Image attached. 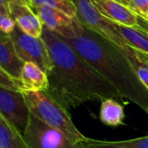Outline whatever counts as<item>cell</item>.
<instances>
[{
    "mask_svg": "<svg viewBox=\"0 0 148 148\" xmlns=\"http://www.w3.org/2000/svg\"><path fill=\"white\" fill-rule=\"evenodd\" d=\"M0 14L5 15V16H9V10L7 8V5L5 3V2L3 0H0Z\"/></svg>",
    "mask_w": 148,
    "mask_h": 148,
    "instance_id": "cell-21",
    "label": "cell"
},
{
    "mask_svg": "<svg viewBox=\"0 0 148 148\" xmlns=\"http://www.w3.org/2000/svg\"><path fill=\"white\" fill-rule=\"evenodd\" d=\"M40 18L43 27L56 33L62 38H70L82 30L83 25L75 17H70L61 10L44 7H31Z\"/></svg>",
    "mask_w": 148,
    "mask_h": 148,
    "instance_id": "cell-8",
    "label": "cell"
},
{
    "mask_svg": "<svg viewBox=\"0 0 148 148\" xmlns=\"http://www.w3.org/2000/svg\"><path fill=\"white\" fill-rule=\"evenodd\" d=\"M0 113L23 136L30 112L22 91H15L0 87Z\"/></svg>",
    "mask_w": 148,
    "mask_h": 148,
    "instance_id": "cell-7",
    "label": "cell"
},
{
    "mask_svg": "<svg viewBox=\"0 0 148 148\" xmlns=\"http://www.w3.org/2000/svg\"><path fill=\"white\" fill-rule=\"evenodd\" d=\"M3 1L5 2L6 5H7V3H8L9 2H12V1H21V2H23V3H28L29 5H30V4H29V0H3Z\"/></svg>",
    "mask_w": 148,
    "mask_h": 148,
    "instance_id": "cell-23",
    "label": "cell"
},
{
    "mask_svg": "<svg viewBox=\"0 0 148 148\" xmlns=\"http://www.w3.org/2000/svg\"><path fill=\"white\" fill-rule=\"evenodd\" d=\"M19 82L21 91H42L49 89V79L47 74L36 63L26 62L21 70Z\"/></svg>",
    "mask_w": 148,
    "mask_h": 148,
    "instance_id": "cell-11",
    "label": "cell"
},
{
    "mask_svg": "<svg viewBox=\"0 0 148 148\" xmlns=\"http://www.w3.org/2000/svg\"><path fill=\"white\" fill-rule=\"evenodd\" d=\"M31 7L44 6L62 11L70 17L76 16V8L71 0H29Z\"/></svg>",
    "mask_w": 148,
    "mask_h": 148,
    "instance_id": "cell-18",
    "label": "cell"
},
{
    "mask_svg": "<svg viewBox=\"0 0 148 148\" xmlns=\"http://www.w3.org/2000/svg\"><path fill=\"white\" fill-rule=\"evenodd\" d=\"M0 87H3L15 91H21L20 82L11 77L0 67Z\"/></svg>",
    "mask_w": 148,
    "mask_h": 148,
    "instance_id": "cell-19",
    "label": "cell"
},
{
    "mask_svg": "<svg viewBox=\"0 0 148 148\" xmlns=\"http://www.w3.org/2000/svg\"><path fill=\"white\" fill-rule=\"evenodd\" d=\"M15 51L23 62H31L38 65L48 75L52 69V61L46 43L41 37H33L23 32L16 24L9 34Z\"/></svg>",
    "mask_w": 148,
    "mask_h": 148,
    "instance_id": "cell-5",
    "label": "cell"
},
{
    "mask_svg": "<svg viewBox=\"0 0 148 148\" xmlns=\"http://www.w3.org/2000/svg\"><path fill=\"white\" fill-rule=\"evenodd\" d=\"M107 18L125 26L139 29L148 33V21L142 16L115 0H89Z\"/></svg>",
    "mask_w": 148,
    "mask_h": 148,
    "instance_id": "cell-9",
    "label": "cell"
},
{
    "mask_svg": "<svg viewBox=\"0 0 148 148\" xmlns=\"http://www.w3.org/2000/svg\"><path fill=\"white\" fill-rule=\"evenodd\" d=\"M114 24L127 45L148 55L147 32L139 29L125 26L115 22H114Z\"/></svg>",
    "mask_w": 148,
    "mask_h": 148,
    "instance_id": "cell-14",
    "label": "cell"
},
{
    "mask_svg": "<svg viewBox=\"0 0 148 148\" xmlns=\"http://www.w3.org/2000/svg\"><path fill=\"white\" fill-rule=\"evenodd\" d=\"M124 118V108L114 98H108L101 101L100 120L103 124L111 127L123 125Z\"/></svg>",
    "mask_w": 148,
    "mask_h": 148,
    "instance_id": "cell-16",
    "label": "cell"
},
{
    "mask_svg": "<svg viewBox=\"0 0 148 148\" xmlns=\"http://www.w3.org/2000/svg\"><path fill=\"white\" fill-rule=\"evenodd\" d=\"M62 39L94 70L110 82L121 98L129 100L148 112V89L114 44L84 27L77 35Z\"/></svg>",
    "mask_w": 148,
    "mask_h": 148,
    "instance_id": "cell-2",
    "label": "cell"
},
{
    "mask_svg": "<svg viewBox=\"0 0 148 148\" xmlns=\"http://www.w3.org/2000/svg\"><path fill=\"white\" fill-rule=\"evenodd\" d=\"M147 114H148V112H147Z\"/></svg>",
    "mask_w": 148,
    "mask_h": 148,
    "instance_id": "cell-25",
    "label": "cell"
},
{
    "mask_svg": "<svg viewBox=\"0 0 148 148\" xmlns=\"http://www.w3.org/2000/svg\"><path fill=\"white\" fill-rule=\"evenodd\" d=\"M71 1L76 8V17L84 28L98 34L118 48L126 44L114 22L101 14L89 0Z\"/></svg>",
    "mask_w": 148,
    "mask_h": 148,
    "instance_id": "cell-4",
    "label": "cell"
},
{
    "mask_svg": "<svg viewBox=\"0 0 148 148\" xmlns=\"http://www.w3.org/2000/svg\"><path fill=\"white\" fill-rule=\"evenodd\" d=\"M82 143L85 148H148V136L121 141H106L87 138Z\"/></svg>",
    "mask_w": 148,
    "mask_h": 148,
    "instance_id": "cell-17",
    "label": "cell"
},
{
    "mask_svg": "<svg viewBox=\"0 0 148 148\" xmlns=\"http://www.w3.org/2000/svg\"><path fill=\"white\" fill-rule=\"evenodd\" d=\"M42 38L47 45L52 69L48 74V93L61 106L76 108L88 101L121 98L117 89L59 36L43 27Z\"/></svg>",
    "mask_w": 148,
    "mask_h": 148,
    "instance_id": "cell-1",
    "label": "cell"
},
{
    "mask_svg": "<svg viewBox=\"0 0 148 148\" xmlns=\"http://www.w3.org/2000/svg\"><path fill=\"white\" fill-rule=\"evenodd\" d=\"M115 1H118L119 3H122V4L126 5L127 7L130 8L131 10H133V7H132V4H131L130 0H115Z\"/></svg>",
    "mask_w": 148,
    "mask_h": 148,
    "instance_id": "cell-22",
    "label": "cell"
},
{
    "mask_svg": "<svg viewBox=\"0 0 148 148\" xmlns=\"http://www.w3.org/2000/svg\"><path fill=\"white\" fill-rule=\"evenodd\" d=\"M0 148H2V147H0Z\"/></svg>",
    "mask_w": 148,
    "mask_h": 148,
    "instance_id": "cell-26",
    "label": "cell"
},
{
    "mask_svg": "<svg viewBox=\"0 0 148 148\" xmlns=\"http://www.w3.org/2000/svg\"><path fill=\"white\" fill-rule=\"evenodd\" d=\"M144 17H145V18H146V19H147V21H148V12H147V15H146V16H145Z\"/></svg>",
    "mask_w": 148,
    "mask_h": 148,
    "instance_id": "cell-24",
    "label": "cell"
},
{
    "mask_svg": "<svg viewBox=\"0 0 148 148\" xmlns=\"http://www.w3.org/2000/svg\"><path fill=\"white\" fill-rule=\"evenodd\" d=\"M23 63L17 56L10 36L0 31V67L19 82Z\"/></svg>",
    "mask_w": 148,
    "mask_h": 148,
    "instance_id": "cell-12",
    "label": "cell"
},
{
    "mask_svg": "<svg viewBox=\"0 0 148 148\" xmlns=\"http://www.w3.org/2000/svg\"><path fill=\"white\" fill-rule=\"evenodd\" d=\"M133 10L139 15L145 16L148 12V0H130Z\"/></svg>",
    "mask_w": 148,
    "mask_h": 148,
    "instance_id": "cell-20",
    "label": "cell"
},
{
    "mask_svg": "<svg viewBox=\"0 0 148 148\" xmlns=\"http://www.w3.org/2000/svg\"><path fill=\"white\" fill-rule=\"evenodd\" d=\"M23 139L28 148H85L82 143L71 142L62 133L49 127L31 114Z\"/></svg>",
    "mask_w": 148,
    "mask_h": 148,
    "instance_id": "cell-6",
    "label": "cell"
},
{
    "mask_svg": "<svg viewBox=\"0 0 148 148\" xmlns=\"http://www.w3.org/2000/svg\"><path fill=\"white\" fill-rule=\"evenodd\" d=\"M30 114L45 125L52 127L75 144L86 140L75 126L68 109L61 106L48 93L42 91H22Z\"/></svg>",
    "mask_w": 148,
    "mask_h": 148,
    "instance_id": "cell-3",
    "label": "cell"
},
{
    "mask_svg": "<svg viewBox=\"0 0 148 148\" xmlns=\"http://www.w3.org/2000/svg\"><path fill=\"white\" fill-rule=\"evenodd\" d=\"M118 49L122 52L140 81L148 89V55L136 50L127 44Z\"/></svg>",
    "mask_w": 148,
    "mask_h": 148,
    "instance_id": "cell-13",
    "label": "cell"
},
{
    "mask_svg": "<svg viewBox=\"0 0 148 148\" xmlns=\"http://www.w3.org/2000/svg\"><path fill=\"white\" fill-rule=\"evenodd\" d=\"M0 147L2 148H28L23 136L16 127L0 113Z\"/></svg>",
    "mask_w": 148,
    "mask_h": 148,
    "instance_id": "cell-15",
    "label": "cell"
},
{
    "mask_svg": "<svg viewBox=\"0 0 148 148\" xmlns=\"http://www.w3.org/2000/svg\"><path fill=\"white\" fill-rule=\"evenodd\" d=\"M10 16L25 34L33 37H41L43 25L28 3L21 1H12L7 3Z\"/></svg>",
    "mask_w": 148,
    "mask_h": 148,
    "instance_id": "cell-10",
    "label": "cell"
}]
</instances>
